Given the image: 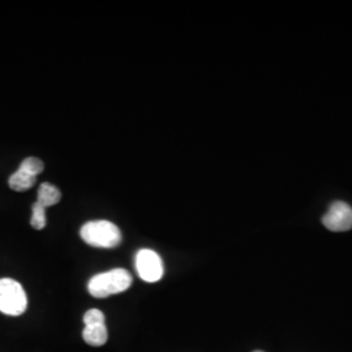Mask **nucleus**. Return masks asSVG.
<instances>
[{
  "mask_svg": "<svg viewBox=\"0 0 352 352\" xmlns=\"http://www.w3.org/2000/svg\"><path fill=\"white\" fill-rule=\"evenodd\" d=\"M132 277L126 269H113L106 273L97 274L89 280V294L97 299L109 298L124 292L131 287Z\"/></svg>",
  "mask_w": 352,
  "mask_h": 352,
  "instance_id": "nucleus-1",
  "label": "nucleus"
},
{
  "mask_svg": "<svg viewBox=\"0 0 352 352\" xmlns=\"http://www.w3.org/2000/svg\"><path fill=\"white\" fill-rule=\"evenodd\" d=\"M82 240L96 248H113L120 244L122 232L109 221H91L81 227Z\"/></svg>",
  "mask_w": 352,
  "mask_h": 352,
  "instance_id": "nucleus-2",
  "label": "nucleus"
},
{
  "mask_svg": "<svg viewBox=\"0 0 352 352\" xmlns=\"http://www.w3.org/2000/svg\"><path fill=\"white\" fill-rule=\"evenodd\" d=\"M28 308V298L23 286L11 278L0 279V312L7 316H21Z\"/></svg>",
  "mask_w": 352,
  "mask_h": 352,
  "instance_id": "nucleus-3",
  "label": "nucleus"
},
{
  "mask_svg": "<svg viewBox=\"0 0 352 352\" xmlns=\"http://www.w3.org/2000/svg\"><path fill=\"white\" fill-rule=\"evenodd\" d=\"M84 331L82 338L85 343L93 347H101L109 338L107 327H106V318L103 312L100 309H89L84 315Z\"/></svg>",
  "mask_w": 352,
  "mask_h": 352,
  "instance_id": "nucleus-4",
  "label": "nucleus"
},
{
  "mask_svg": "<svg viewBox=\"0 0 352 352\" xmlns=\"http://www.w3.org/2000/svg\"><path fill=\"white\" fill-rule=\"evenodd\" d=\"M136 270L142 280L154 283L164 277V261L157 252L141 250L136 254Z\"/></svg>",
  "mask_w": 352,
  "mask_h": 352,
  "instance_id": "nucleus-5",
  "label": "nucleus"
},
{
  "mask_svg": "<svg viewBox=\"0 0 352 352\" xmlns=\"http://www.w3.org/2000/svg\"><path fill=\"white\" fill-rule=\"evenodd\" d=\"M322 223L327 230L343 232L352 228V208L343 201L330 204L327 213L322 217Z\"/></svg>",
  "mask_w": 352,
  "mask_h": 352,
  "instance_id": "nucleus-6",
  "label": "nucleus"
},
{
  "mask_svg": "<svg viewBox=\"0 0 352 352\" xmlns=\"http://www.w3.org/2000/svg\"><path fill=\"white\" fill-rule=\"evenodd\" d=\"M60 199H62L60 190L56 187L51 186L50 183H43V184L39 186L37 202L39 205H42L45 209L58 204L60 201Z\"/></svg>",
  "mask_w": 352,
  "mask_h": 352,
  "instance_id": "nucleus-7",
  "label": "nucleus"
},
{
  "mask_svg": "<svg viewBox=\"0 0 352 352\" xmlns=\"http://www.w3.org/2000/svg\"><path fill=\"white\" fill-rule=\"evenodd\" d=\"M37 182L36 176L30 175L29 173H26L24 170L19 168L16 173H13L10 177V187L16 192H25L28 189L32 188Z\"/></svg>",
  "mask_w": 352,
  "mask_h": 352,
  "instance_id": "nucleus-8",
  "label": "nucleus"
},
{
  "mask_svg": "<svg viewBox=\"0 0 352 352\" xmlns=\"http://www.w3.org/2000/svg\"><path fill=\"white\" fill-rule=\"evenodd\" d=\"M19 168H21V170H24L26 173H29L30 175L37 177L43 171L45 164H43L41 160L36 158V157H29V158H26V160L21 162Z\"/></svg>",
  "mask_w": 352,
  "mask_h": 352,
  "instance_id": "nucleus-9",
  "label": "nucleus"
},
{
  "mask_svg": "<svg viewBox=\"0 0 352 352\" xmlns=\"http://www.w3.org/2000/svg\"><path fill=\"white\" fill-rule=\"evenodd\" d=\"M30 225L36 230H42L46 226V209L42 205H39L38 202L33 205Z\"/></svg>",
  "mask_w": 352,
  "mask_h": 352,
  "instance_id": "nucleus-10",
  "label": "nucleus"
},
{
  "mask_svg": "<svg viewBox=\"0 0 352 352\" xmlns=\"http://www.w3.org/2000/svg\"><path fill=\"white\" fill-rule=\"evenodd\" d=\"M253 352H264V351H261V350H257V351H253Z\"/></svg>",
  "mask_w": 352,
  "mask_h": 352,
  "instance_id": "nucleus-11",
  "label": "nucleus"
}]
</instances>
